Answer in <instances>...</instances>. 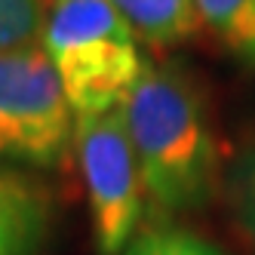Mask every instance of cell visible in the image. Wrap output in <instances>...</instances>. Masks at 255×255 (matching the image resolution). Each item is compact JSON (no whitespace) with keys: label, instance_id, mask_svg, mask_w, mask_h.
Wrapping results in <instances>:
<instances>
[{"label":"cell","instance_id":"10","mask_svg":"<svg viewBox=\"0 0 255 255\" xmlns=\"http://www.w3.org/2000/svg\"><path fill=\"white\" fill-rule=\"evenodd\" d=\"M49 0H0V49L40 46Z\"/></svg>","mask_w":255,"mask_h":255},{"label":"cell","instance_id":"8","mask_svg":"<svg viewBox=\"0 0 255 255\" xmlns=\"http://www.w3.org/2000/svg\"><path fill=\"white\" fill-rule=\"evenodd\" d=\"M225 197L237 228H240L249 243L255 246V144L237 151L231 166L225 169Z\"/></svg>","mask_w":255,"mask_h":255},{"label":"cell","instance_id":"4","mask_svg":"<svg viewBox=\"0 0 255 255\" xmlns=\"http://www.w3.org/2000/svg\"><path fill=\"white\" fill-rule=\"evenodd\" d=\"M74 144L86 185L93 243L99 255H120L141 222V175L126 135L123 111L74 117Z\"/></svg>","mask_w":255,"mask_h":255},{"label":"cell","instance_id":"1","mask_svg":"<svg viewBox=\"0 0 255 255\" xmlns=\"http://www.w3.org/2000/svg\"><path fill=\"white\" fill-rule=\"evenodd\" d=\"M141 188L160 215H188L222 191V151L206 96L175 62L144 65L120 105Z\"/></svg>","mask_w":255,"mask_h":255},{"label":"cell","instance_id":"5","mask_svg":"<svg viewBox=\"0 0 255 255\" xmlns=\"http://www.w3.org/2000/svg\"><path fill=\"white\" fill-rule=\"evenodd\" d=\"M56 215L46 181L0 163V255H43Z\"/></svg>","mask_w":255,"mask_h":255},{"label":"cell","instance_id":"6","mask_svg":"<svg viewBox=\"0 0 255 255\" xmlns=\"http://www.w3.org/2000/svg\"><path fill=\"white\" fill-rule=\"evenodd\" d=\"M197 28L240 65L255 68V0H191Z\"/></svg>","mask_w":255,"mask_h":255},{"label":"cell","instance_id":"3","mask_svg":"<svg viewBox=\"0 0 255 255\" xmlns=\"http://www.w3.org/2000/svg\"><path fill=\"white\" fill-rule=\"evenodd\" d=\"M74 144V111L43 46L0 49V163L59 169Z\"/></svg>","mask_w":255,"mask_h":255},{"label":"cell","instance_id":"7","mask_svg":"<svg viewBox=\"0 0 255 255\" xmlns=\"http://www.w3.org/2000/svg\"><path fill=\"white\" fill-rule=\"evenodd\" d=\"M138 40L151 46H175L197 28L191 0H111Z\"/></svg>","mask_w":255,"mask_h":255},{"label":"cell","instance_id":"9","mask_svg":"<svg viewBox=\"0 0 255 255\" xmlns=\"http://www.w3.org/2000/svg\"><path fill=\"white\" fill-rule=\"evenodd\" d=\"M120 255H228V252L188 228L157 225L138 231Z\"/></svg>","mask_w":255,"mask_h":255},{"label":"cell","instance_id":"2","mask_svg":"<svg viewBox=\"0 0 255 255\" xmlns=\"http://www.w3.org/2000/svg\"><path fill=\"white\" fill-rule=\"evenodd\" d=\"M40 46L77 117L120 108L144 71L138 37L111 0H49Z\"/></svg>","mask_w":255,"mask_h":255}]
</instances>
